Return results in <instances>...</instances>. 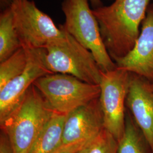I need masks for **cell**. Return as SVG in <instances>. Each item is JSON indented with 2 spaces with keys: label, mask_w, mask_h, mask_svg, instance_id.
Listing matches in <instances>:
<instances>
[{
  "label": "cell",
  "mask_w": 153,
  "mask_h": 153,
  "mask_svg": "<svg viewBox=\"0 0 153 153\" xmlns=\"http://www.w3.org/2000/svg\"><path fill=\"white\" fill-rule=\"evenodd\" d=\"M150 0H115L93 9L100 33L114 60L127 55L136 43Z\"/></svg>",
  "instance_id": "6da1fadb"
},
{
  "label": "cell",
  "mask_w": 153,
  "mask_h": 153,
  "mask_svg": "<svg viewBox=\"0 0 153 153\" xmlns=\"http://www.w3.org/2000/svg\"><path fill=\"white\" fill-rule=\"evenodd\" d=\"M53 114L33 85L22 103L1 125L9 140L13 153H30Z\"/></svg>",
  "instance_id": "7a4b0ae2"
},
{
  "label": "cell",
  "mask_w": 153,
  "mask_h": 153,
  "mask_svg": "<svg viewBox=\"0 0 153 153\" xmlns=\"http://www.w3.org/2000/svg\"><path fill=\"white\" fill-rule=\"evenodd\" d=\"M90 0H64L61 10L65 22L59 26L93 54L100 70L117 68L102 38L98 22L90 7Z\"/></svg>",
  "instance_id": "3957f363"
},
{
  "label": "cell",
  "mask_w": 153,
  "mask_h": 153,
  "mask_svg": "<svg viewBox=\"0 0 153 153\" xmlns=\"http://www.w3.org/2000/svg\"><path fill=\"white\" fill-rule=\"evenodd\" d=\"M64 31L63 38L43 48L47 69L51 73L69 74L83 82L99 85L102 71L92 53Z\"/></svg>",
  "instance_id": "277c9868"
},
{
  "label": "cell",
  "mask_w": 153,
  "mask_h": 153,
  "mask_svg": "<svg viewBox=\"0 0 153 153\" xmlns=\"http://www.w3.org/2000/svg\"><path fill=\"white\" fill-rule=\"evenodd\" d=\"M33 85L51 109L63 115L98 99L100 93L99 85L83 82L75 76L62 73L42 76Z\"/></svg>",
  "instance_id": "5b68a950"
},
{
  "label": "cell",
  "mask_w": 153,
  "mask_h": 153,
  "mask_svg": "<svg viewBox=\"0 0 153 153\" xmlns=\"http://www.w3.org/2000/svg\"><path fill=\"white\" fill-rule=\"evenodd\" d=\"M131 73L116 68L102 72L99 83V103L105 129L119 141L126 127V100L130 83Z\"/></svg>",
  "instance_id": "8992f818"
},
{
  "label": "cell",
  "mask_w": 153,
  "mask_h": 153,
  "mask_svg": "<svg viewBox=\"0 0 153 153\" xmlns=\"http://www.w3.org/2000/svg\"><path fill=\"white\" fill-rule=\"evenodd\" d=\"M16 31L23 47L44 48L65 35L50 16L31 0H14L11 6Z\"/></svg>",
  "instance_id": "52a82bcc"
},
{
  "label": "cell",
  "mask_w": 153,
  "mask_h": 153,
  "mask_svg": "<svg viewBox=\"0 0 153 153\" xmlns=\"http://www.w3.org/2000/svg\"><path fill=\"white\" fill-rule=\"evenodd\" d=\"M23 47L27 55L25 71L0 89L1 125L22 103L34 82L42 76L51 74L45 65L43 48Z\"/></svg>",
  "instance_id": "ba28073f"
},
{
  "label": "cell",
  "mask_w": 153,
  "mask_h": 153,
  "mask_svg": "<svg viewBox=\"0 0 153 153\" xmlns=\"http://www.w3.org/2000/svg\"><path fill=\"white\" fill-rule=\"evenodd\" d=\"M114 61L117 68L153 82V2L148 7L133 49L125 56Z\"/></svg>",
  "instance_id": "9c48e42d"
},
{
  "label": "cell",
  "mask_w": 153,
  "mask_h": 153,
  "mask_svg": "<svg viewBox=\"0 0 153 153\" xmlns=\"http://www.w3.org/2000/svg\"><path fill=\"white\" fill-rule=\"evenodd\" d=\"M103 128V115L99 100L97 99L66 115L59 147L88 141Z\"/></svg>",
  "instance_id": "30bf717a"
},
{
  "label": "cell",
  "mask_w": 153,
  "mask_h": 153,
  "mask_svg": "<svg viewBox=\"0 0 153 153\" xmlns=\"http://www.w3.org/2000/svg\"><path fill=\"white\" fill-rule=\"evenodd\" d=\"M126 109L146 139L153 153V90L150 82L131 73Z\"/></svg>",
  "instance_id": "8fae6325"
},
{
  "label": "cell",
  "mask_w": 153,
  "mask_h": 153,
  "mask_svg": "<svg viewBox=\"0 0 153 153\" xmlns=\"http://www.w3.org/2000/svg\"><path fill=\"white\" fill-rule=\"evenodd\" d=\"M22 42L15 26L11 7L0 14V62L22 48Z\"/></svg>",
  "instance_id": "7c38bea8"
},
{
  "label": "cell",
  "mask_w": 153,
  "mask_h": 153,
  "mask_svg": "<svg viewBox=\"0 0 153 153\" xmlns=\"http://www.w3.org/2000/svg\"><path fill=\"white\" fill-rule=\"evenodd\" d=\"M65 117L54 112L30 153H52L60 145Z\"/></svg>",
  "instance_id": "4fadbf2b"
},
{
  "label": "cell",
  "mask_w": 153,
  "mask_h": 153,
  "mask_svg": "<svg viewBox=\"0 0 153 153\" xmlns=\"http://www.w3.org/2000/svg\"><path fill=\"white\" fill-rule=\"evenodd\" d=\"M117 153H152L146 139L127 109L125 131L118 141Z\"/></svg>",
  "instance_id": "5bb4252c"
},
{
  "label": "cell",
  "mask_w": 153,
  "mask_h": 153,
  "mask_svg": "<svg viewBox=\"0 0 153 153\" xmlns=\"http://www.w3.org/2000/svg\"><path fill=\"white\" fill-rule=\"evenodd\" d=\"M27 63L26 49L22 47L5 60L0 62V89L21 74Z\"/></svg>",
  "instance_id": "9a60e30c"
},
{
  "label": "cell",
  "mask_w": 153,
  "mask_h": 153,
  "mask_svg": "<svg viewBox=\"0 0 153 153\" xmlns=\"http://www.w3.org/2000/svg\"><path fill=\"white\" fill-rule=\"evenodd\" d=\"M117 140L103 128L86 142L78 153H117Z\"/></svg>",
  "instance_id": "2e32d148"
},
{
  "label": "cell",
  "mask_w": 153,
  "mask_h": 153,
  "mask_svg": "<svg viewBox=\"0 0 153 153\" xmlns=\"http://www.w3.org/2000/svg\"><path fill=\"white\" fill-rule=\"evenodd\" d=\"M87 142L88 141L77 142L66 146H60L52 153H78Z\"/></svg>",
  "instance_id": "e0dca14e"
},
{
  "label": "cell",
  "mask_w": 153,
  "mask_h": 153,
  "mask_svg": "<svg viewBox=\"0 0 153 153\" xmlns=\"http://www.w3.org/2000/svg\"><path fill=\"white\" fill-rule=\"evenodd\" d=\"M0 153H13L9 140L4 133L0 137Z\"/></svg>",
  "instance_id": "ac0fdd59"
},
{
  "label": "cell",
  "mask_w": 153,
  "mask_h": 153,
  "mask_svg": "<svg viewBox=\"0 0 153 153\" xmlns=\"http://www.w3.org/2000/svg\"><path fill=\"white\" fill-rule=\"evenodd\" d=\"M13 1L14 0H0V8L1 11L11 7Z\"/></svg>",
  "instance_id": "d6986e66"
},
{
  "label": "cell",
  "mask_w": 153,
  "mask_h": 153,
  "mask_svg": "<svg viewBox=\"0 0 153 153\" xmlns=\"http://www.w3.org/2000/svg\"><path fill=\"white\" fill-rule=\"evenodd\" d=\"M90 2L93 6V9L103 6L102 0H90Z\"/></svg>",
  "instance_id": "ffe728a7"
},
{
  "label": "cell",
  "mask_w": 153,
  "mask_h": 153,
  "mask_svg": "<svg viewBox=\"0 0 153 153\" xmlns=\"http://www.w3.org/2000/svg\"><path fill=\"white\" fill-rule=\"evenodd\" d=\"M150 84H151V86H152V89H153V82H150Z\"/></svg>",
  "instance_id": "44dd1931"
}]
</instances>
